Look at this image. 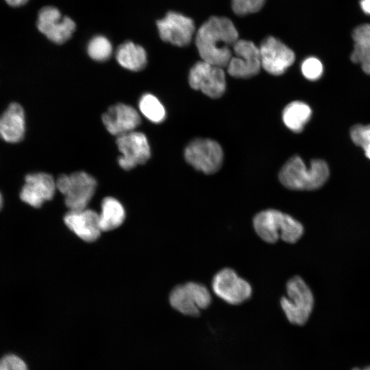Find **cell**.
<instances>
[{"label": "cell", "mask_w": 370, "mask_h": 370, "mask_svg": "<svg viewBox=\"0 0 370 370\" xmlns=\"http://www.w3.org/2000/svg\"><path fill=\"white\" fill-rule=\"evenodd\" d=\"M238 40V32L227 17L212 16L196 31L195 45L201 60L227 67L233 54V47Z\"/></svg>", "instance_id": "obj_1"}, {"label": "cell", "mask_w": 370, "mask_h": 370, "mask_svg": "<svg viewBox=\"0 0 370 370\" xmlns=\"http://www.w3.org/2000/svg\"><path fill=\"white\" fill-rule=\"evenodd\" d=\"M330 170L323 160L314 159L306 166L298 156L291 157L278 174L280 183L294 190H314L321 188L328 180Z\"/></svg>", "instance_id": "obj_2"}, {"label": "cell", "mask_w": 370, "mask_h": 370, "mask_svg": "<svg viewBox=\"0 0 370 370\" xmlns=\"http://www.w3.org/2000/svg\"><path fill=\"white\" fill-rule=\"evenodd\" d=\"M253 226L264 242L275 243L279 239L295 243L304 232L303 225L291 215L275 209H267L253 218Z\"/></svg>", "instance_id": "obj_3"}, {"label": "cell", "mask_w": 370, "mask_h": 370, "mask_svg": "<svg viewBox=\"0 0 370 370\" xmlns=\"http://www.w3.org/2000/svg\"><path fill=\"white\" fill-rule=\"evenodd\" d=\"M280 307L287 321L304 326L310 320L314 306L313 293L306 282L298 275L290 278L286 284V295L279 300Z\"/></svg>", "instance_id": "obj_4"}, {"label": "cell", "mask_w": 370, "mask_h": 370, "mask_svg": "<svg viewBox=\"0 0 370 370\" xmlns=\"http://www.w3.org/2000/svg\"><path fill=\"white\" fill-rule=\"evenodd\" d=\"M170 306L180 314L198 317L212 305L209 289L203 284L189 282L174 287L169 297Z\"/></svg>", "instance_id": "obj_5"}, {"label": "cell", "mask_w": 370, "mask_h": 370, "mask_svg": "<svg viewBox=\"0 0 370 370\" xmlns=\"http://www.w3.org/2000/svg\"><path fill=\"white\" fill-rule=\"evenodd\" d=\"M56 182L57 189L64 196L69 210L86 208L97 187L95 178L84 171L61 175Z\"/></svg>", "instance_id": "obj_6"}, {"label": "cell", "mask_w": 370, "mask_h": 370, "mask_svg": "<svg viewBox=\"0 0 370 370\" xmlns=\"http://www.w3.org/2000/svg\"><path fill=\"white\" fill-rule=\"evenodd\" d=\"M211 285L214 294L232 306L246 303L253 294L251 284L231 268L226 267L218 271L213 277Z\"/></svg>", "instance_id": "obj_7"}, {"label": "cell", "mask_w": 370, "mask_h": 370, "mask_svg": "<svg viewBox=\"0 0 370 370\" xmlns=\"http://www.w3.org/2000/svg\"><path fill=\"white\" fill-rule=\"evenodd\" d=\"M184 158L196 170L205 174H212L221 168L223 154L217 142L207 138H196L186 147Z\"/></svg>", "instance_id": "obj_8"}, {"label": "cell", "mask_w": 370, "mask_h": 370, "mask_svg": "<svg viewBox=\"0 0 370 370\" xmlns=\"http://www.w3.org/2000/svg\"><path fill=\"white\" fill-rule=\"evenodd\" d=\"M188 82L194 90H201L209 97L217 99L225 90V75L223 68L201 60L190 69Z\"/></svg>", "instance_id": "obj_9"}, {"label": "cell", "mask_w": 370, "mask_h": 370, "mask_svg": "<svg viewBox=\"0 0 370 370\" xmlns=\"http://www.w3.org/2000/svg\"><path fill=\"white\" fill-rule=\"evenodd\" d=\"M160 38L177 47H186L196 34L194 21L188 16L175 11H170L156 21Z\"/></svg>", "instance_id": "obj_10"}, {"label": "cell", "mask_w": 370, "mask_h": 370, "mask_svg": "<svg viewBox=\"0 0 370 370\" xmlns=\"http://www.w3.org/2000/svg\"><path fill=\"white\" fill-rule=\"evenodd\" d=\"M36 26L48 40L58 45L70 39L76 28L75 23L71 18L62 16L58 8L51 5L40 10Z\"/></svg>", "instance_id": "obj_11"}, {"label": "cell", "mask_w": 370, "mask_h": 370, "mask_svg": "<svg viewBox=\"0 0 370 370\" xmlns=\"http://www.w3.org/2000/svg\"><path fill=\"white\" fill-rule=\"evenodd\" d=\"M261 67L259 47L250 40L238 39L227 66L228 73L236 78H249L257 75Z\"/></svg>", "instance_id": "obj_12"}, {"label": "cell", "mask_w": 370, "mask_h": 370, "mask_svg": "<svg viewBox=\"0 0 370 370\" xmlns=\"http://www.w3.org/2000/svg\"><path fill=\"white\" fill-rule=\"evenodd\" d=\"M116 145L121 155L118 158L119 166L130 170L145 164L151 156V149L145 134L133 131L116 137Z\"/></svg>", "instance_id": "obj_13"}, {"label": "cell", "mask_w": 370, "mask_h": 370, "mask_svg": "<svg viewBox=\"0 0 370 370\" xmlns=\"http://www.w3.org/2000/svg\"><path fill=\"white\" fill-rule=\"evenodd\" d=\"M261 66L274 75L283 74L295 61V53L288 47L273 36L265 38L259 47Z\"/></svg>", "instance_id": "obj_14"}, {"label": "cell", "mask_w": 370, "mask_h": 370, "mask_svg": "<svg viewBox=\"0 0 370 370\" xmlns=\"http://www.w3.org/2000/svg\"><path fill=\"white\" fill-rule=\"evenodd\" d=\"M56 188V182L50 174L44 172L29 173L25 177L20 198L29 206L40 208L45 201L53 198Z\"/></svg>", "instance_id": "obj_15"}, {"label": "cell", "mask_w": 370, "mask_h": 370, "mask_svg": "<svg viewBox=\"0 0 370 370\" xmlns=\"http://www.w3.org/2000/svg\"><path fill=\"white\" fill-rule=\"evenodd\" d=\"M26 114L23 106L10 102L0 114V140L10 144H18L26 134Z\"/></svg>", "instance_id": "obj_16"}, {"label": "cell", "mask_w": 370, "mask_h": 370, "mask_svg": "<svg viewBox=\"0 0 370 370\" xmlns=\"http://www.w3.org/2000/svg\"><path fill=\"white\" fill-rule=\"evenodd\" d=\"M102 121L108 132L117 137L135 131L140 124V116L132 106L116 103L103 113Z\"/></svg>", "instance_id": "obj_17"}, {"label": "cell", "mask_w": 370, "mask_h": 370, "mask_svg": "<svg viewBox=\"0 0 370 370\" xmlns=\"http://www.w3.org/2000/svg\"><path fill=\"white\" fill-rule=\"evenodd\" d=\"M64 221L69 229L86 242L96 241L101 232L99 214L90 209L69 210Z\"/></svg>", "instance_id": "obj_18"}, {"label": "cell", "mask_w": 370, "mask_h": 370, "mask_svg": "<svg viewBox=\"0 0 370 370\" xmlns=\"http://www.w3.org/2000/svg\"><path fill=\"white\" fill-rule=\"evenodd\" d=\"M354 42L351 60L360 64L362 70L370 74V24H363L354 29L352 33Z\"/></svg>", "instance_id": "obj_19"}, {"label": "cell", "mask_w": 370, "mask_h": 370, "mask_svg": "<svg viewBox=\"0 0 370 370\" xmlns=\"http://www.w3.org/2000/svg\"><path fill=\"white\" fill-rule=\"evenodd\" d=\"M116 59L123 68L132 71L144 69L147 64V53L145 49L132 41L120 45L116 51Z\"/></svg>", "instance_id": "obj_20"}, {"label": "cell", "mask_w": 370, "mask_h": 370, "mask_svg": "<svg viewBox=\"0 0 370 370\" xmlns=\"http://www.w3.org/2000/svg\"><path fill=\"white\" fill-rule=\"evenodd\" d=\"M125 217V209L117 199L112 197L103 199L101 213L99 214L101 232L110 231L119 227Z\"/></svg>", "instance_id": "obj_21"}, {"label": "cell", "mask_w": 370, "mask_h": 370, "mask_svg": "<svg viewBox=\"0 0 370 370\" xmlns=\"http://www.w3.org/2000/svg\"><path fill=\"white\" fill-rule=\"evenodd\" d=\"M310 108L304 102L296 101L288 104L283 110L282 119L287 127L300 132L310 119Z\"/></svg>", "instance_id": "obj_22"}, {"label": "cell", "mask_w": 370, "mask_h": 370, "mask_svg": "<svg viewBox=\"0 0 370 370\" xmlns=\"http://www.w3.org/2000/svg\"><path fill=\"white\" fill-rule=\"evenodd\" d=\"M138 107L140 112L154 123L162 122L166 117L163 105L156 97L150 93L144 94L140 97Z\"/></svg>", "instance_id": "obj_23"}, {"label": "cell", "mask_w": 370, "mask_h": 370, "mask_svg": "<svg viewBox=\"0 0 370 370\" xmlns=\"http://www.w3.org/2000/svg\"><path fill=\"white\" fill-rule=\"evenodd\" d=\"M87 53L92 60L104 62L110 58L112 45L106 36L97 35L89 40L87 45Z\"/></svg>", "instance_id": "obj_24"}, {"label": "cell", "mask_w": 370, "mask_h": 370, "mask_svg": "<svg viewBox=\"0 0 370 370\" xmlns=\"http://www.w3.org/2000/svg\"><path fill=\"white\" fill-rule=\"evenodd\" d=\"M352 141L361 147L365 156L370 159V125H355L350 130Z\"/></svg>", "instance_id": "obj_25"}, {"label": "cell", "mask_w": 370, "mask_h": 370, "mask_svg": "<svg viewBox=\"0 0 370 370\" xmlns=\"http://www.w3.org/2000/svg\"><path fill=\"white\" fill-rule=\"evenodd\" d=\"M266 0H231L232 11L238 16H246L260 11Z\"/></svg>", "instance_id": "obj_26"}, {"label": "cell", "mask_w": 370, "mask_h": 370, "mask_svg": "<svg viewBox=\"0 0 370 370\" xmlns=\"http://www.w3.org/2000/svg\"><path fill=\"white\" fill-rule=\"evenodd\" d=\"M301 72L308 79L316 80L322 75L323 65L319 59L309 57L302 62Z\"/></svg>", "instance_id": "obj_27"}, {"label": "cell", "mask_w": 370, "mask_h": 370, "mask_svg": "<svg viewBox=\"0 0 370 370\" xmlns=\"http://www.w3.org/2000/svg\"><path fill=\"white\" fill-rule=\"evenodd\" d=\"M0 370H28V367L19 356L8 354L0 358Z\"/></svg>", "instance_id": "obj_28"}, {"label": "cell", "mask_w": 370, "mask_h": 370, "mask_svg": "<svg viewBox=\"0 0 370 370\" xmlns=\"http://www.w3.org/2000/svg\"><path fill=\"white\" fill-rule=\"evenodd\" d=\"M360 5L362 11L370 15V0H360Z\"/></svg>", "instance_id": "obj_29"}, {"label": "cell", "mask_w": 370, "mask_h": 370, "mask_svg": "<svg viewBox=\"0 0 370 370\" xmlns=\"http://www.w3.org/2000/svg\"><path fill=\"white\" fill-rule=\"evenodd\" d=\"M10 6L19 7L25 5L29 0H5Z\"/></svg>", "instance_id": "obj_30"}, {"label": "cell", "mask_w": 370, "mask_h": 370, "mask_svg": "<svg viewBox=\"0 0 370 370\" xmlns=\"http://www.w3.org/2000/svg\"><path fill=\"white\" fill-rule=\"evenodd\" d=\"M3 204V199L1 193L0 192V210L2 208Z\"/></svg>", "instance_id": "obj_31"}, {"label": "cell", "mask_w": 370, "mask_h": 370, "mask_svg": "<svg viewBox=\"0 0 370 370\" xmlns=\"http://www.w3.org/2000/svg\"><path fill=\"white\" fill-rule=\"evenodd\" d=\"M352 370H370V366L366 367L364 369H359V368H354Z\"/></svg>", "instance_id": "obj_32"}]
</instances>
